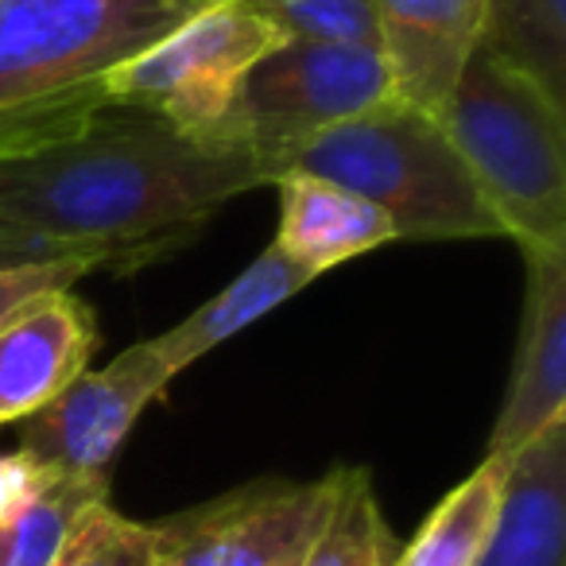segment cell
<instances>
[{
    "mask_svg": "<svg viewBox=\"0 0 566 566\" xmlns=\"http://www.w3.org/2000/svg\"><path fill=\"white\" fill-rule=\"evenodd\" d=\"M268 187L241 144L105 109L78 136L0 164V237L133 275L187 249L233 198Z\"/></svg>",
    "mask_w": 566,
    "mask_h": 566,
    "instance_id": "cell-1",
    "label": "cell"
},
{
    "mask_svg": "<svg viewBox=\"0 0 566 566\" xmlns=\"http://www.w3.org/2000/svg\"><path fill=\"white\" fill-rule=\"evenodd\" d=\"M213 0H0V164L78 136L105 74Z\"/></svg>",
    "mask_w": 566,
    "mask_h": 566,
    "instance_id": "cell-2",
    "label": "cell"
},
{
    "mask_svg": "<svg viewBox=\"0 0 566 566\" xmlns=\"http://www.w3.org/2000/svg\"><path fill=\"white\" fill-rule=\"evenodd\" d=\"M280 175H311L361 195L388 213L396 241L504 237L439 117L400 97L283 151L268 167V187Z\"/></svg>",
    "mask_w": 566,
    "mask_h": 566,
    "instance_id": "cell-3",
    "label": "cell"
},
{
    "mask_svg": "<svg viewBox=\"0 0 566 566\" xmlns=\"http://www.w3.org/2000/svg\"><path fill=\"white\" fill-rule=\"evenodd\" d=\"M458 159L520 249H566V105L473 48L439 109Z\"/></svg>",
    "mask_w": 566,
    "mask_h": 566,
    "instance_id": "cell-4",
    "label": "cell"
},
{
    "mask_svg": "<svg viewBox=\"0 0 566 566\" xmlns=\"http://www.w3.org/2000/svg\"><path fill=\"white\" fill-rule=\"evenodd\" d=\"M388 97H396V86L380 48L283 40L241 78L213 140L249 148L268 175L283 151Z\"/></svg>",
    "mask_w": 566,
    "mask_h": 566,
    "instance_id": "cell-5",
    "label": "cell"
},
{
    "mask_svg": "<svg viewBox=\"0 0 566 566\" xmlns=\"http://www.w3.org/2000/svg\"><path fill=\"white\" fill-rule=\"evenodd\" d=\"M283 43L249 0H213L175 32L105 74L109 109H136L187 136H213L241 78Z\"/></svg>",
    "mask_w": 566,
    "mask_h": 566,
    "instance_id": "cell-6",
    "label": "cell"
},
{
    "mask_svg": "<svg viewBox=\"0 0 566 566\" xmlns=\"http://www.w3.org/2000/svg\"><path fill=\"white\" fill-rule=\"evenodd\" d=\"M171 369L156 346L125 349L105 369H86L40 411L20 419V450L32 470L71 478H109L117 450L151 400L167 392Z\"/></svg>",
    "mask_w": 566,
    "mask_h": 566,
    "instance_id": "cell-7",
    "label": "cell"
},
{
    "mask_svg": "<svg viewBox=\"0 0 566 566\" xmlns=\"http://www.w3.org/2000/svg\"><path fill=\"white\" fill-rule=\"evenodd\" d=\"M334 478L287 485L256 481L164 520L156 566H287L323 532Z\"/></svg>",
    "mask_w": 566,
    "mask_h": 566,
    "instance_id": "cell-8",
    "label": "cell"
},
{
    "mask_svg": "<svg viewBox=\"0 0 566 566\" xmlns=\"http://www.w3.org/2000/svg\"><path fill=\"white\" fill-rule=\"evenodd\" d=\"M524 318L485 458H512L566 419V249H524Z\"/></svg>",
    "mask_w": 566,
    "mask_h": 566,
    "instance_id": "cell-9",
    "label": "cell"
},
{
    "mask_svg": "<svg viewBox=\"0 0 566 566\" xmlns=\"http://www.w3.org/2000/svg\"><path fill=\"white\" fill-rule=\"evenodd\" d=\"M97 346L94 311L66 292L35 295L0 326V423H20L55 400Z\"/></svg>",
    "mask_w": 566,
    "mask_h": 566,
    "instance_id": "cell-10",
    "label": "cell"
},
{
    "mask_svg": "<svg viewBox=\"0 0 566 566\" xmlns=\"http://www.w3.org/2000/svg\"><path fill=\"white\" fill-rule=\"evenodd\" d=\"M396 97L439 117L485 20V0H373Z\"/></svg>",
    "mask_w": 566,
    "mask_h": 566,
    "instance_id": "cell-11",
    "label": "cell"
},
{
    "mask_svg": "<svg viewBox=\"0 0 566 566\" xmlns=\"http://www.w3.org/2000/svg\"><path fill=\"white\" fill-rule=\"evenodd\" d=\"M478 566H566V419L509 458L501 516Z\"/></svg>",
    "mask_w": 566,
    "mask_h": 566,
    "instance_id": "cell-12",
    "label": "cell"
},
{
    "mask_svg": "<svg viewBox=\"0 0 566 566\" xmlns=\"http://www.w3.org/2000/svg\"><path fill=\"white\" fill-rule=\"evenodd\" d=\"M280 229L275 249L287 252L311 275H323L346 260L396 241V226L361 195L311 175H280Z\"/></svg>",
    "mask_w": 566,
    "mask_h": 566,
    "instance_id": "cell-13",
    "label": "cell"
},
{
    "mask_svg": "<svg viewBox=\"0 0 566 566\" xmlns=\"http://www.w3.org/2000/svg\"><path fill=\"white\" fill-rule=\"evenodd\" d=\"M311 280H315V275H311L307 268H300L287 252L275 249V244H268L233 283H226L213 300L195 307L182 323H175L171 331L151 338V346H156L159 361L171 369V377H179L198 357H206L210 349H218L221 342L241 334L244 326L272 315L280 303L300 295Z\"/></svg>",
    "mask_w": 566,
    "mask_h": 566,
    "instance_id": "cell-14",
    "label": "cell"
},
{
    "mask_svg": "<svg viewBox=\"0 0 566 566\" xmlns=\"http://www.w3.org/2000/svg\"><path fill=\"white\" fill-rule=\"evenodd\" d=\"M109 501V478L40 473L0 512V566H51L86 509Z\"/></svg>",
    "mask_w": 566,
    "mask_h": 566,
    "instance_id": "cell-15",
    "label": "cell"
},
{
    "mask_svg": "<svg viewBox=\"0 0 566 566\" xmlns=\"http://www.w3.org/2000/svg\"><path fill=\"white\" fill-rule=\"evenodd\" d=\"M509 458H485L458 489H450L439 509L427 516L396 566H478L496 532L504 501Z\"/></svg>",
    "mask_w": 566,
    "mask_h": 566,
    "instance_id": "cell-16",
    "label": "cell"
},
{
    "mask_svg": "<svg viewBox=\"0 0 566 566\" xmlns=\"http://www.w3.org/2000/svg\"><path fill=\"white\" fill-rule=\"evenodd\" d=\"M478 48L566 105V0H485Z\"/></svg>",
    "mask_w": 566,
    "mask_h": 566,
    "instance_id": "cell-17",
    "label": "cell"
},
{
    "mask_svg": "<svg viewBox=\"0 0 566 566\" xmlns=\"http://www.w3.org/2000/svg\"><path fill=\"white\" fill-rule=\"evenodd\" d=\"M331 512H326L323 532L315 535L300 566H396L400 543L380 512L369 470L338 465V470H331Z\"/></svg>",
    "mask_w": 566,
    "mask_h": 566,
    "instance_id": "cell-18",
    "label": "cell"
},
{
    "mask_svg": "<svg viewBox=\"0 0 566 566\" xmlns=\"http://www.w3.org/2000/svg\"><path fill=\"white\" fill-rule=\"evenodd\" d=\"M159 527L120 516L109 501L86 509L51 566H156Z\"/></svg>",
    "mask_w": 566,
    "mask_h": 566,
    "instance_id": "cell-19",
    "label": "cell"
},
{
    "mask_svg": "<svg viewBox=\"0 0 566 566\" xmlns=\"http://www.w3.org/2000/svg\"><path fill=\"white\" fill-rule=\"evenodd\" d=\"M249 4L283 40L369 43V48H380L373 0H249Z\"/></svg>",
    "mask_w": 566,
    "mask_h": 566,
    "instance_id": "cell-20",
    "label": "cell"
},
{
    "mask_svg": "<svg viewBox=\"0 0 566 566\" xmlns=\"http://www.w3.org/2000/svg\"><path fill=\"white\" fill-rule=\"evenodd\" d=\"M90 272H94V264L78 256H48L0 268V326L9 323L20 307H28L35 295L66 292V287H74Z\"/></svg>",
    "mask_w": 566,
    "mask_h": 566,
    "instance_id": "cell-21",
    "label": "cell"
},
{
    "mask_svg": "<svg viewBox=\"0 0 566 566\" xmlns=\"http://www.w3.org/2000/svg\"><path fill=\"white\" fill-rule=\"evenodd\" d=\"M24 260H48V256H40V252L28 249V244H17V241H9V237H0V268L24 264Z\"/></svg>",
    "mask_w": 566,
    "mask_h": 566,
    "instance_id": "cell-22",
    "label": "cell"
},
{
    "mask_svg": "<svg viewBox=\"0 0 566 566\" xmlns=\"http://www.w3.org/2000/svg\"><path fill=\"white\" fill-rule=\"evenodd\" d=\"M300 563H303V558H300ZM300 563H287V566H300Z\"/></svg>",
    "mask_w": 566,
    "mask_h": 566,
    "instance_id": "cell-23",
    "label": "cell"
}]
</instances>
